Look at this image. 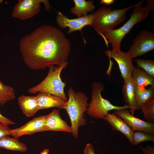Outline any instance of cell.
Segmentation results:
<instances>
[{
  "mask_svg": "<svg viewBox=\"0 0 154 154\" xmlns=\"http://www.w3.org/2000/svg\"><path fill=\"white\" fill-rule=\"evenodd\" d=\"M135 5L123 9L112 10L111 7H102L93 14L92 26L97 34L101 36L107 30L112 29L123 21L126 17V12Z\"/></svg>",
  "mask_w": 154,
  "mask_h": 154,
  "instance_id": "obj_5",
  "label": "cell"
},
{
  "mask_svg": "<svg viewBox=\"0 0 154 154\" xmlns=\"http://www.w3.org/2000/svg\"><path fill=\"white\" fill-rule=\"evenodd\" d=\"M143 1L135 4L129 19L120 27L116 29L107 30L102 36L108 46L110 43L113 50L120 49L121 43L123 39L136 24L147 19L150 12L142 5Z\"/></svg>",
  "mask_w": 154,
  "mask_h": 154,
  "instance_id": "obj_3",
  "label": "cell"
},
{
  "mask_svg": "<svg viewBox=\"0 0 154 154\" xmlns=\"http://www.w3.org/2000/svg\"><path fill=\"white\" fill-rule=\"evenodd\" d=\"M40 3H44L46 11H50L51 6L48 0H20L13 8L12 16L21 20L31 18L40 11Z\"/></svg>",
  "mask_w": 154,
  "mask_h": 154,
  "instance_id": "obj_7",
  "label": "cell"
},
{
  "mask_svg": "<svg viewBox=\"0 0 154 154\" xmlns=\"http://www.w3.org/2000/svg\"><path fill=\"white\" fill-rule=\"evenodd\" d=\"M68 64L67 60L59 66L54 65L50 66L48 73L44 79L37 85L30 88L28 92L31 94L38 92L48 93L66 101L67 98L64 92L66 84L62 81L60 74Z\"/></svg>",
  "mask_w": 154,
  "mask_h": 154,
  "instance_id": "obj_4",
  "label": "cell"
},
{
  "mask_svg": "<svg viewBox=\"0 0 154 154\" xmlns=\"http://www.w3.org/2000/svg\"><path fill=\"white\" fill-rule=\"evenodd\" d=\"M19 48L25 63L33 70L61 65L67 60L70 51L64 33L49 25L39 27L22 37Z\"/></svg>",
  "mask_w": 154,
  "mask_h": 154,
  "instance_id": "obj_1",
  "label": "cell"
},
{
  "mask_svg": "<svg viewBox=\"0 0 154 154\" xmlns=\"http://www.w3.org/2000/svg\"><path fill=\"white\" fill-rule=\"evenodd\" d=\"M84 154H95V151L92 145L88 143L84 149Z\"/></svg>",
  "mask_w": 154,
  "mask_h": 154,
  "instance_id": "obj_29",
  "label": "cell"
},
{
  "mask_svg": "<svg viewBox=\"0 0 154 154\" xmlns=\"http://www.w3.org/2000/svg\"><path fill=\"white\" fill-rule=\"evenodd\" d=\"M122 93L125 104L129 107L130 112L134 115L137 110L135 84L131 76L124 80Z\"/></svg>",
  "mask_w": 154,
  "mask_h": 154,
  "instance_id": "obj_15",
  "label": "cell"
},
{
  "mask_svg": "<svg viewBox=\"0 0 154 154\" xmlns=\"http://www.w3.org/2000/svg\"><path fill=\"white\" fill-rule=\"evenodd\" d=\"M0 123L8 126L10 125L15 124V123L3 116L0 113Z\"/></svg>",
  "mask_w": 154,
  "mask_h": 154,
  "instance_id": "obj_28",
  "label": "cell"
},
{
  "mask_svg": "<svg viewBox=\"0 0 154 154\" xmlns=\"http://www.w3.org/2000/svg\"><path fill=\"white\" fill-rule=\"evenodd\" d=\"M135 87L137 110H139L144 104L154 99V88L150 86L141 90Z\"/></svg>",
  "mask_w": 154,
  "mask_h": 154,
  "instance_id": "obj_21",
  "label": "cell"
},
{
  "mask_svg": "<svg viewBox=\"0 0 154 154\" xmlns=\"http://www.w3.org/2000/svg\"><path fill=\"white\" fill-rule=\"evenodd\" d=\"M151 141H154V135L141 131H134L132 139L133 145H137L141 142Z\"/></svg>",
  "mask_w": 154,
  "mask_h": 154,
  "instance_id": "obj_25",
  "label": "cell"
},
{
  "mask_svg": "<svg viewBox=\"0 0 154 154\" xmlns=\"http://www.w3.org/2000/svg\"><path fill=\"white\" fill-rule=\"evenodd\" d=\"M16 98L13 88L5 85L0 80V104L3 106Z\"/></svg>",
  "mask_w": 154,
  "mask_h": 154,
  "instance_id": "obj_22",
  "label": "cell"
},
{
  "mask_svg": "<svg viewBox=\"0 0 154 154\" xmlns=\"http://www.w3.org/2000/svg\"><path fill=\"white\" fill-rule=\"evenodd\" d=\"M105 89L101 82L96 81L92 84L91 101L88 104L86 112L89 116L95 119H104L105 116L110 111L129 109L126 104L121 106H116L104 98L101 93Z\"/></svg>",
  "mask_w": 154,
  "mask_h": 154,
  "instance_id": "obj_6",
  "label": "cell"
},
{
  "mask_svg": "<svg viewBox=\"0 0 154 154\" xmlns=\"http://www.w3.org/2000/svg\"><path fill=\"white\" fill-rule=\"evenodd\" d=\"M105 53L109 58L114 59L117 63L122 77L125 80L131 76L134 68L133 58L128 51L124 52L120 50H108Z\"/></svg>",
  "mask_w": 154,
  "mask_h": 154,
  "instance_id": "obj_9",
  "label": "cell"
},
{
  "mask_svg": "<svg viewBox=\"0 0 154 154\" xmlns=\"http://www.w3.org/2000/svg\"><path fill=\"white\" fill-rule=\"evenodd\" d=\"M3 2V0H0V5Z\"/></svg>",
  "mask_w": 154,
  "mask_h": 154,
  "instance_id": "obj_33",
  "label": "cell"
},
{
  "mask_svg": "<svg viewBox=\"0 0 154 154\" xmlns=\"http://www.w3.org/2000/svg\"><path fill=\"white\" fill-rule=\"evenodd\" d=\"M46 116L35 117L19 128L11 129V135L17 139L23 135H31L36 132H43V126Z\"/></svg>",
  "mask_w": 154,
  "mask_h": 154,
  "instance_id": "obj_12",
  "label": "cell"
},
{
  "mask_svg": "<svg viewBox=\"0 0 154 154\" xmlns=\"http://www.w3.org/2000/svg\"><path fill=\"white\" fill-rule=\"evenodd\" d=\"M0 147L9 150L20 152H25L27 148L24 143L19 141L17 139L8 136L0 138Z\"/></svg>",
  "mask_w": 154,
  "mask_h": 154,
  "instance_id": "obj_20",
  "label": "cell"
},
{
  "mask_svg": "<svg viewBox=\"0 0 154 154\" xmlns=\"http://www.w3.org/2000/svg\"><path fill=\"white\" fill-rule=\"evenodd\" d=\"M140 109L146 121L154 123V99L144 104Z\"/></svg>",
  "mask_w": 154,
  "mask_h": 154,
  "instance_id": "obj_24",
  "label": "cell"
},
{
  "mask_svg": "<svg viewBox=\"0 0 154 154\" xmlns=\"http://www.w3.org/2000/svg\"><path fill=\"white\" fill-rule=\"evenodd\" d=\"M73 1L74 6L71 8L70 10L71 13L78 17L88 15V13L92 11L95 8L93 1L74 0Z\"/></svg>",
  "mask_w": 154,
  "mask_h": 154,
  "instance_id": "obj_19",
  "label": "cell"
},
{
  "mask_svg": "<svg viewBox=\"0 0 154 154\" xmlns=\"http://www.w3.org/2000/svg\"><path fill=\"white\" fill-rule=\"evenodd\" d=\"M68 99L66 102L63 108L67 112L70 119L72 133L74 138L78 135L80 127L86 123L84 114L87 112L88 105L87 96L82 92H75L71 88L68 91Z\"/></svg>",
  "mask_w": 154,
  "mask_h": 154,
  "instance_id": "obj_2",
  "label": "cell"
},
{
  "mask_svg": "<svg viewBox=\"0 0 154 154\" xmlns=\"http://www.w3.org/2000/svg\"><path fill=\"white\" fill-rule=\"evenodd\" d=\"M150 11L154 9V1L153 0H147L146 6L145 7Z\"/></svg>",
  "mask_w": 154,
  "mask_h": 154,
  "instance_id": "obj_30",
  "label": "cell"
},
{
  "mask_svg": "<svg viewBox=\"0 0 154 154\" xmlns=\"http://www.w3.org/2000/svg\"><path fill=\"white\" fill-rule=\"evenodd\" d=\"M114 113L121 117L134 131L154 135V123L135 117L131 114L128 109L114 110Z\"/></svg>",
  "mask_w": 154,
  "mask_h": 154,
  "instance_id": "obj_11",
  "label": "cell"
},
{
  "mask_svg": "<svg viewBox=\"0 0 154 154\" xmlns=\"http://www.w3.org/2000/svg\"><path fill=\"white\" fill-rule=\"evenodd\" d=\"M49 151V149H46L41 151L40 154H48Z\"/></svg>",
  "mask_w": 154,
  "mask_h": 154,
  "instance_id": "obj_32",
  "label": "cell"
},
{
  "mask_svg": "<svg viewBox=\"0 0 154 154\" xmlns=\"http://www.w3.org/2000/svg\"><path fill=\"white\" fill-rule=\"evenodd\" d=\"M18 102L23 113L27 117L33 116L39 110L36 96L22 95L18 98Z\"/></svg>",
  "mask_w": 154,
  "mask_h": 154,
  "instance_id": "obj_17",
  "label": "cell"
},
{
  "mask_svg": "<svg viewBox=\"0 0 154 154\" xmlns=\"http://www.w3.org/2000/svg\"><path fill=\"white\" fill-rule=\"evenodd\" d=\"M139 148L143 154H154V146L147 145L145 148L141 146Z\"/></svg>",
  "mask_w": 154,
  "mask_h": 154,
  "instance_id": "obj_27",
  "label": "cell"
},
{
  "mask_svg": "<svg viewBox=\"0 0 154 154\" xmlns=\"http://www.w3.org/2000/svg\"><path fill=\"white\" fill-rule=\"evenodd\" d=\"M134 61L137 67L144 70L146 73L154 78V60L152 59L145 60L137 59Z\"/></svg>",
  "mask_w": 154,
  "mask_h": 154,
  "instance_id": "obj_23",
  "label": "cell"
},
{
  "mask_svg": "<svg viewBox=\"0 0 154 154\" xmlns=\"http://www.w3.org/2000/svg\"><path fill=\"white\" fill-rule=\"evenodd\" d=\"M36 97L39 110L53 107L63 109L66 101L59 97L44 92H39Z\"/></svg>",
  "mask_w": 154,
  "mask_h": 154,
  "instance_id": "obj_16",
  "label": "cell"
},
{
  "mask_svg": "<svg viewBox=\"0 0 154 154\" xmlns=\"http://www.w3.org/2000/svg\"><path fill=\"white\" fill-rule=\"evenodd\" d=\"M43 131V132L51 131L72 133L70 126L62 119L58 109H54L47 115Z\"/></svg>",
  "mask_w": 154,
  "mask_h": 154,
  "instance_id": "obj_13",
  "label": "cell"
},
{
  "mask_svg": "<svg viewBox=\"0 0 154 154\" xmlns=\"http://www.w3.org/2000/svg\"><path fill=\"white\" fill-rule=\"evenodd\" d=\"M94 18L93 14L82 16L75 19H70L58 12L56 17V22L60 28H65L68 27V33L70 34L74 31L79 30L81 31L85 26L90 25L92 26Z\"/></svg>",
  "mask_w": 154,
  "mask_h": 154,
  "instance_id": "obj_10",
  "label": "cell"
},
{
  "mask_svg": "<svg viewBox=\"0 0 154 154\" xmlns=\"http://www.w3.org/2000/svg\"><path fill=\"white\" fill-rule=\"evenodd\" d=\"M131 76L135 82V87L139 89H145V86L149 85L154 88V78L137 66L134 67Z\"/></svg>",
  "mask_w": 154,
  "mask_h": 154,
  "instance_id": "obj_18",
  "label": "cell"
},
{
  "mask_svg": "<svg viewBox=\"0 0 154 154\" xmlns=\"http://www.w3.org/2000/svg\"><path fill=\"white\" fill-rule=\"evenodd\" d=\"M104 120L111 126L113 130L118 131L123 134L132 144L134 131L119 116L114 113H108L105 116Z\"/></svg>",
  "mask_w": 154,
  "mask_h": 154,
  "instance_id": "obj_14",
  "label": "cell"
},
{
  "mask_svg": "<svg viewBox=\"0 0 154 154\" xmlns=\"http://www.w3.org/2000/svg\"><path fill=\"white\" fill-rule=\"evenodd\" d=\"M154 49V33L144 30L137 35L128 51L133 58L141 56Z\"/></svg>",
  "mask_w": 154,
  "mask_h": 154,
  "instance_id": "obj_8",
  "label": "cell"
},
{
  "mask_svg": "<svg viewBox=\"0 0 154 154\" xmlns=\"http://www.w3.org/2000/svg\"><path fill=\"white\" fill-rule=\"evenodd\" d=\"M11 130L8 126L0 123V138L11 135Z\"/></svg>",
  "mask_w": 154,
  "mask_h": 154,
  "instance_id": "obj_26",
  "label": "cell"
},
{
  "mask_svg": "<svg viewBox=\"0 0 154 154\" xmlns=\"http://www.w3.org/2000/svg\"><path fill=\"white\" fill-rule=\"evenodd\" d=\"M114 0H101L100 3L101 4L106 5H110L114 3L115 2Z\"/></svg>",
  "mask_w": 154,
  "mask_h": 154,
  "instance_id": "obj_31",
  "label": "cell"
}]
</instances>
